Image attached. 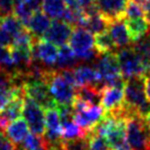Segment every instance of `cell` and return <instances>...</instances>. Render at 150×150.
Returning a JSON list of instances; mask_svg holds the SVG:
<instances>
[{"mask_svg": "<svg viewBox=\"0 0 150 150\" xmlns=\"http://www.w3.org/2000/svg\"><path fill=\"white\" fill-rule=\"evenodd\" d=\"M125 106L135 115L146 117L150 113V101L146 93L145 76L125 79Z\"/></svg>", "mask_w": 150, "mask_h": 150, "instance_id": "obj_1", "label": "cell"}, {"mask_svg": "<svg viewBox=\"0 0 150 150\" xmlns=\"http://www.w3.org/2000/svg\"><path fill=\"white\" fill-rule=\"evenodd\" d=\"M69 44L77 58L81 62L96 60L100 57L94 47V38L92 33L81 26H74Z\"/></svg>", "mask_w": 150, "mask_h": 150, "instance_id": "obj_2", "label": "cell"}, {"mask_svg": "<svg viewBox=\"0 0 150 150\" xmlns=\"http://www.w3.org/2000/svg\"><path fill=\"white\" fill-rule=\"evenodd\" d=\"M46 83L57 105L72 104L76 96V88L64 78L59 69L50 68L46 76Z\"/></svg>", "mask_w": 150, "mask_h": 150, "instance_id": "obj_3", "label": "cell"}, {"mask_svg": "<svg viewBox=\"0 0 150 150\" xmlns=\"http://www.w3.org/2000/svg\"><path fill=\"white\" fill-rule=\"evenodd\" d=\"M126 137L133 150H150V128L145 117L134 115L126 120Z\"/></svg>", "mask_w": 150, "mask_h": 150, "instance_id": "obj_4", "label": "cell"}, {"mask_svg": "<svg viewBox=\"0 0 150 150\" xmlns=\"http://www.w3.org/2000/svg\"><path fill=\"white\" fill-rule=\"evenodd\" d=\"M96 62L94 68L102 83L105 86H118V87L125 86V78L123 77L120 69L116 53L100 55V57Z\"/></svg>", "mask_w": 150, "mask_h": 150, "instance_id": "obj_5", "label": "cell"}, {"mask_svg": "<svg viewBox=\"0 0 150 150\" xmlns=\"http://www.w3.org/2000/svg\"><path fill=\"white\" fill-rule=\"evenodd\" d=\"M72 108L75 111V122L81 126L88 134L94 128V126L104 116V111L101 105L90 104L76 96L72 102Z\"/></svg>", "mask_w": 150, "mask_h": 150, "instance_id": "obj_6", "label": "cell"}, {"mask_svg": "<svg viewBox=\"0 0 150 150\" xmlns=\"http://www.w3.org/2000/svg\"><path fill=\"white\" fill-rule=\"evenodd\" d=\"M117 62L123 77L128 79L132 77L145 76L146 69L142 62L133 47H126L116 52Z\"/></svg>", "mask_w": 150, "mask_h": 150, "instance_id": "obj_7", "label": "cell"}, {"mask_svg": "<svg viewBox=\"0 0 150 150\" xmlns=\"http://www.w3.org/2000/svg\"><path fill=\"white\" fill-rule=\"evenodd\" d=\"M124 87L105 86V84L102 86L100 105L103 108L104 114L114 116L123 108L124 102H125Z\"/></svg>", "mask_w": 150, "mask_h": 150, "instance_id": "obj_8", "label": "cell"}, {"mask_svg": "<svg viewBox=\"0 0 150 150\" xmlns=\"http://www.w3.org/2000/svg\"><path fill=\"white\" fill-rule=\"evenodd\" d=\"M23 116L26 121L29 128L33 134L44 136L45 134V114L43 108L29 96H24Z\"/></svg>", "mask_w": 150, "mask_h": 150, "instance_id": "obj_9", "label": "cell"}, {"mask_svg": "<svg viewBox=\"0 0 150 150\" xmlns=\"http://www.w3.org/2000/svg\"><path fill=\"white\" fill-rule=\"evenodd\" d=\"M23 91L26 96L35 101L42 108H57V103L50 94L48 86L45 81H29L23 84Z\"/></svg>", "mask_w": 150, "mask_h": 150, "instance_id": "obj_10", "label": "cell"}, {"mask_svg": "<svg viewBox=\"0 0 150 150\" xmlns=\"http://www.w3.org/2000/svg\"><path fill=\"white\" fill-rule=\"evenodd\" d=\"M32 60L40 62L46 67H52L57 62L58 50L55 44L46 41L44 38H35L31 47Z\"/></svg>", "mask_w": 150, "mask_h": 150, "instance_id": "obj_11", "label": "cell"}, {"mask_svg": "<svg viewBox=\"0 0 150 150\" xmlns=\"http://www.w3.org/2000/svg\"><path fill=\"white\" fill-rule=\"evenodd\" d=\"M20 93H24L23 86H17L12 74L0 68V110Z\"/></svg>", "mask_w": 150, "mask_h": 150, "instance_id": "obj_12", "label": "cell"}, {"mask_svg": "<svg viewBox=\"0 0 150 150\" xmlns=\"http://www.w3.org/2000/svg\"><path fill=\"white\" fill-rule=\"evenodd\" d=\"M72 31L74 26L69 23L63 20H55L42 38L53 43L56 46H63L66 45L67 42H69Z\"/></svg>", "mask_w": 150, "mask_h": 150, "instance_id": "obj_13", "label": "cell"}, {"mask_svg": "<svg viewBox=\"0 0 150 150\" xmlns=\"http://www.w3.org/2000/svg\"><path fill=\"white\" fill-rule=\"evenodd\" d=\"M100 12L108 23L120 19H125V8L127 0H94Z\"/></svg>", "mask_w": 150, "mask_h": 150, "instance_id": "obj_14", "label": "cell"}, {"mask_svg": "<svg viewBox=\"0 0 150 150\" xmlns=\"http://www.w3.org/2000/svg\"><path fill=\"white\" fill-rule=\"evenodd\" d=\"M108 32L110 33L118 50L130 47L133 45V41L128 33L125 19H120V20L110 22L108 26Z\"/></svg>", "mask_w": 150, "mask_h": 150, "instance_id": "obj_15", "label": "cell"}, {"mask_svg": "<svg viewBox=\"0 0 150 150\" xmlns=\"http://www.w3.org/2000/svg\"><path fill=\"white\" fill-rule=\"evenodd\" d=\"M74 75H75L77 88L82 87V86H89V84H92V86H104L101 82L100 77L98 75L94 67L88 66V65L76 66L74 68Z\"/></svg>", "mask_w": 150, "mask_h": 150, "instance_id": "obj_16", "label": "cell"}, {"mask_svg": "<svg viewBox=\"0 0 150 150\" xmlns=\"http://www.w3.org/2000/svg\"><path fill=\"white\" fill-rule=\"evenodd\" d=\"M50 24L52 23H50V17L45 12L38 11L31 17L29 23L25 28L29 30L33 36L38 38H42L43 35L50 29Z\"/></svg>", "mask_w": 150, "mask_h": 150, "instance_id": "obj_17", "label": "cell"}, {"mask_svg": "<svg viewBox=\"0 0 150 150\" xmlns=\"http://www.w3.org/2000/svg\"><path fill=\"white\" fill-rule=\"evenodd\" d=\"M7 137L14 144V145H20L23 142L25 137L29 135V125L25 120L23 118H18L11 122L8 125V127L4 129Z\"/></svg>", "mask_w": 150, "mask_h": 150, "instance_id": "obj_18", "label": "cell"}, {"mask_svg": "<svg viewBox=\"0 0 150 150\" xmlns=\"http://www.w3.org/2000/svg\"><path fill=\"white\" fill-rule=\"evenodd\" d=\"M126 25H127V30H128V33L133 43L150 33V22L146 18L126 20Z\"/></svg>", "mask_w": 150, "mask_h": 150, "instance_id": "obj_19", "label": "cell"}, {"mask_svg": "<svg viewBox=\"0 0 150 150\" xmlns=\"http://www.w3.org/2000/svg\"><path fill=\"white\" fill-rule=\"evenodd\" d=\"M101 89L102 86H82L76 89V98L90 104H101Z\"/></svg>", "mask_w": 150, "mask_h": 150, "instance_id": "obj_20", "label": "cell"}, {"mask_svg": "<svg viewBox=\"0 0 150 150\" xmlns=\"http://www.w3.org/2000/svg\"><path fill=\"white\" fill-rule=\"evenodd\" d=\"M94 47L96 52L100 55L104 54H115L118 48L115 45L114 41L112 40L108 30L104 32H101L99 34H96L94 38Z\"/></svg>", "mask_w": 150, "mask_h": 150, "instance_id": "obj_21", "label": "cell"}, {"mask_svg": "<svg viewBox=\"0 0 150 150\" xmlns=\"http://www.w3.org/2000/svg\"><path fill=\"white\" fill-rule=\"evenodd\" d=\"M78 60L79 59L77 58L70 46H60V50H58V56H57V62H56V65L58 67L57 69L75 68L76 66H78Z\"/></svg>", "mask_w": 150, "mask_h": 150, "instance_id": "obj_22", "label": "cell"}, {"mask_svg": "<svg viewBox=\"0 0 150 150\" xmlns=\"http://www.w3.org/2000/svg\"><path fill=\"white\" fill-rule=\"evenodd\" d=\"M80 26L88 30L92 34H99L108 30V23L106 21V19L103 17V14L100 13V14L91 16V17L86 16Z\"/></svg>", "mask_w": 150, "mask_h": 150, "instance_id": "obj_23", "label": "cell"}, {"mask_svg": "<svg viewBox=\"0 0 150 150\" xmlns=\"http://www.w3.org/2000/svg\"><path fill=\"white\" fill-rule=\"evenodd\" d=\"M132 47L142 59L146 72L150 70V33L147 34L146 36H144L140 40L134 42Z\"/></svg>", "mask_w": 150, "mask_h": 150, "instance_id": "obj_24", "label": "cell"}, {"mask_svg": "<svg viewBox=\"0 0 150 150\" xmlns=\"http://www.w3.org/2000/svg\"><path fill=\"white\" fill-rule=\"evenodd\" d=\"M88 133L81 126L75 122L67 121L62 123V139L63 140H72L77 138H87Z\"/></svg>", "mask_w": 150, "mask_h": 150, "instance_id": "obj_25", "label": "cell"}, {"mask_svg": "<svg viewBox=\"0 0 150 150\" xmlns=\"http://www.w3.org/2000/svg\"><path fill=\"white\" fill-rule=\"evenodd\" d=\"M42 8L48 17L60 20L66 10V2L65 0H43Z\"/></svg>", "mask_w": 150, "mask_h": 150, "instance_id": "obj_26", "label": "cell"}, {"mask_svg": "<svg viewBox=\"0 0 150 150\" xmlns=\"http://www.w3.org/2000/svg\"><path fill=\"white\" fill-rule=\"evenodd\" d=\"M89 150H113L106 138L96 133H90L87 136Z\"/></svg>", "mask_w": 150, "mask_h": 150, "instance_id": "obj_27", "label": "cell"}, {"mask_svg": "<svg viewBox=\"0 0 150 150\" xmlns=\"http://www.w3.org/2000/svg\"><path fill=\"white\" fill-rule=\"evenodd\" d=\"M1 28L4 29L6 31H8L11 35H17L18 33H20L22 30L25 29V26L22 24V22L18 19L16 16H8V17L2 18L1 20Z\"/></svg>", "mask_w": 150, "mask_h": 150, "instance_id": "obj_28", "label": "cell"}, {"mask_svg": "<svg viewBox=\"0 0 150 150\" xmlns=\"http://www.w3.org/2000/svg\"><path fill=\"white\" fill-rule=\"evenodd\" d=\"M145 18V12L142 4L137 0H127L125 8V20H135Z\"/></svg>", "mask_w": 150, "mask_h": 150, "instance_id": "obj_29", "label": "cell"}, {"mask_svg": "<svg viewBox=\"0 0 150 150\" xmlns=\"http://www.w3.org/2000/svg\"><path fill=\"white\" fill-rule=\"evenodd\" d=\"M43 146H48L45 137L33 133L29 134L22 142V147L24 150H34Z\"/></svg>", "mask_w": 150, "mask_h": 150, "instance_id": "obj_30", "label": "cell"}, {"mask_svg": "<svg viewBox=\"0 0 150 150\" xmlns=\"http://www.w3.org/2000/svg\"><path fill=\"white\" fill-rule=\"evenodd\" d=\"M58 150H89L87 138H77L72 140H62Z\"/></svg>", "mask_w": 150, "mask_h": 150, "instance_id": "obj_31", "label": "cell"}, {"mask_svg": "<svg viewBox=\"0 0 150 150\" xmlns=\"http://www.w3.org/2000/svg\"><path fill=\"white\" fill-rule=\"evenodd\" d=\"M14 10L13 0H0V18L11 16Z\"/></svg>", "mask_w": 150, "mask_h": 150, "instance_id": "obj_32", "label": "cell"}, {"mask_svg": "<svg viewBox=\"0 0 150 150\" xmlns=\"http://www.w3.org/2000/svg\"><path fill=\"white\" fill-rule=\"evenodd\" d=\"M0 150H19L17 145H14L1 130H0Z\"/></svg>", "mask_w": 150, "mask_h": 150, "instance_id": "obj_33", "label": "cell"}, {"mask_svg": "<svg viewBox=\"0 0 150 150\" xmlns=\"http://www.w3.org/2000/svg\"><path fill=\"white\" fill-rule=\"evenodd\" d=\"M13 44V35L9 33L8 31L0 28V46L11 47Z\"/></svg>", "mask_w": 150, "mask_h": 150, "instance_id": "obj_34", "label": "cell"}, {"mask_svg": "<svg viewBox=\"0 0 150 150\" xmlns=\"http://www.w3.org/2000/svg\"><path fill=\"white\" fill-rule=\"evenodd\" d=\"M145 86H146V93L150 101V70L145 74Z\"/></svg>", "mask_w": 150, "mask_h": 150, "instance_id": "obj_35", "label": "cell"}, {"mask_svg": "<svg viewBox=\"0 0 150 150\" xmlns=\"http://www.w3.org/2000/svg\"><path fill=\"white\" fill-rule=\"evenodd\" d=\"M76 1L81 6V8H83V7H86L88 4H90L91 2H93L94 0H76Z\"/></svg>", "mask_w": 150, "mask_h": 150, "instance_id": "obj_36", "label": "cell"}, {"mask_svg": "<svg viewBox=\"0 0 150 150\" xmlns=\"http://www.w3.org/2000/svg\"><path fill=\"white\" fill-rule=\"evenodd\" d=\"M145 120H146V123H147V125H148V127L150 128V113L145 117Z\"/></svg>", "mask_w": 150, "mask_h": 150, "instance_id": "obj_37", "label": "cell"}, {"mask_svg": "<svg viewBox=\"0 0 150 150\" xmlns=\"http://www.w3.org/2000/svg\"><path fill=\"white\" fill-rule=\"evenodd\" d=\"M34 150H48V146H43V147H40L38 149H34Z\"/></svg>", "mask_w": 150, "mask_h": 150, "instance_id": "obj_38", "label": "cell"}, {"mask_svg": "<svg viewBox=\"0 0 150 150\" xmlns=\"http://www.w3.org/2000/svg\"><path fill=\"white\" fill-rule=\"evenodd\" d=\"M22 1H23V0H13V2H14L16 4H20V2H22Z\"/></svg>", "mask_w": 150, "mask_h": 150, "instance_id": "obj_39", "label": "cell"}, {"mask_svg": "<svg viewBox=\"0 0 150 150\" xmlns=\"http://www.w3.org/2000/svg\"><path fill=\"white\" fill-rule=\"evenodd\" d=\"M1 20H2V19H1V18H0V26H1Z\"/></svg>", "mask_w": 150, "mask_h": 150, "instance_id": "obj_40", "label": "cell"}, {"mask_svg": "<svg viewBox=\"0 0 150 150\" xmlns=\"http://www.w3.org/2000/svg\"><path fill=\"white\" fill-rule=\"evenodd\" d=\"M65 1H66V0H65Z\"/></svg>", "mask_w": 150, "mask_h": 150, "instance_id": "obj_41", "label": "cell"}]
</instances>
